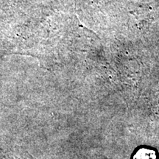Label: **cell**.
<instances>
[{
  "label": "cell",
  "mask_w": 159,
  "mask_h": 159,
  "mask_svg": "<svg viewBox=\"0 0 159 159\" xmlns=\"http://www.w3.org/2000/svg\"><path fill=\"white\" fill-rule=\"evenodd\" d=\"M134 159H156V154L152 150L141 148L135 153Z\"/></svg>",
  "instance_id": "cell-1"
}]
</instances>
